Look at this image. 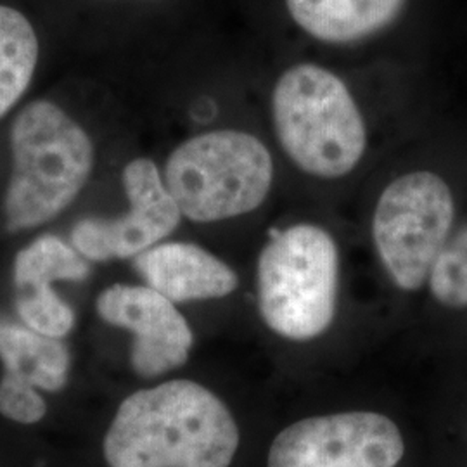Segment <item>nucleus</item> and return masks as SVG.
<instances>
[{
    "mask_svg": "<svg viewBox=\"0 0 467 467\" xmlns=\"http://www.w3.org/2000/svg\"><path fill=\"white\" fill-rule=\"evenodd\" d=\"M237 449L239 430L227 405L189 379L127 397L104 438L109 467H229Z\"/></svg>",
    "mask_w": 467,
    "mask_h": 467,
    "instance_id": "obj_1",
    "label": "nucleus"
},
{
    "mask_svg": "<svg viewBox=\"0 0 467 467\" xmlns=\"http://www.w3.org/2000/svg\"><path fill=\"white\" fill-rule=\"evenodd\" d=\"M272 117L284 152L312 177H347L368 150L357 100L326 67L303 63L285 69L272 92Z\"/></svg>",
    "mask_w": 467,
    "mask_h": 467,
    "instance_id": "obj_2",
    "label": "nucleus"
},
{
    "mask_svg": "<svg viewBox=\"0 0 467 467\" xmlns=\"http://www.w3.org/2000/svg\"><path fill=\"white\" fill-rule=\"evenodd\" d=\"M11 144L5 218L11 231H21L49 222L77 198L90 175L94 150L84 129L47 100L19 113Z\"/></svg>",
    "mask_w": 467,
    "mask_h": 467,
    "instance_id": "obj_3",
    "label": "nucleus"
},
{
    "mask_svg": "<svg viewBox=\"0 0 467 467\" xmlns=\"http://www.w3.org/2000/svg\"><path fill=\"white\" fill-rule=\"evenodd\" d=\"M165 185L184 217L210 223L254 212L274 182L267 146L243 130L187 139L168 158Z\"/></svg>",
    "mask_w": 467,
    "mask_h": 467,
    "instance_id": "obj_4",
    "label": "nucleus"
},
{
    "mask_svg": "<svg viewBox=\"0 0 467 467\" xmlns=\"http://www.w3.org/2000/svg\"><path fill=\"white\" fill-rule=\"evenodd\" d=\"M339 254L333 235L314 223L275 234L258 258V306L268 329L291 341L326 333L336 316Z\"/></svg>",
    "mask_w": 467,
    "mask_h": 467,
    "instance_id": "obj_5",
    "label": "nucleus"
},
{
    "mask_svg": "<svg viewBox=\"0 0 467 467\" xmlns=\"http://www.w3.org/2000/svg\"><path fill=\"white\" fill-rule=\"evenodd\" d=\"M455 204L449 184L433 171H410L379 196L372 237L391 281L418 291L430 279L434 260L451 237Z\"/></svg>",
    "mask_w": 467,
    "mask_h": 467,
    "instance_id": "obj_6",
    "label": "nucleus"
},
{
    "mask_svg": "<svg viewBox=\"0 0 467 467\" xmlns=\"http://www.w3.org/2000/svg\"><path fill=\"white\" fill-rule=\"evenodd\" d=\"M403 453L391 419L357 410L289 424L275 436L267 467H397Z\"/></svg>",
    "mask_w": 467,
    "mask_h": 467,
    "instance_id": "obj_7",
    "label": "nucleus"
},
{
    "mask_svg": "<svg viewBox=\"0 0 467 467\" xmlns=\"http://www.w3.org/2000/svg\"><path fill=\"white\" fill-rule=\"evenodd\" d=\"M123 185L130 210L117 220L87 218L73 229L75 248L84 256L106 262L111 258L139 256L156 246L181 222V210L171 198L158 167L139 158L123 171Z\"/></svg>",
    "mask_w": 467,
    "mask_h": 467,
    "instance_id": "obj_8",
    "label": "nucleus"
},
{
    "mask_svg": "<svg viewBox=\"0 0 467 467\" xmlns=\"http://www.w3.org/2000/svg\"><path fill=\"white\" fill-rule=\"evenodd\" d=\"M98 312L108 324L134 334L130 362L140 378H158L187 362L192 331L175 303L150 285L108 287Z\"/></svg>",
    "mask_w": 467,
    "mask_h": 467,
    "instance_id": "obj_9",
    "label": "nucleus"
},
{
    "mask_svg": "<svg viewBox=\"0 0 467 467\" xmlns=\"http://www.w3.org/2000/svg\"><path fill=\"white\" fill-rule=\"evenodd\" d=\"M88 265L54 235L36 239L19 251L15 262L17 314L25 326L52 337H65L75 324V314L50 287L54 281H82Z\"/></svg>",
    "mask_w": 467,
    "mask_h": 467,
    "instance_id": "obj_10",
    "label": "nucleus"
},
{
    "mask_svg": "<svg viewBox=\"0 0 467 467\" xmlns=\"http://www.w3.org/2000/svg\"><path fill=\"white\" fill-rule=\"evenodd\" d=\"M135 268L173 303L223 298L239 285L233 268L191 243L156 244L135 258Z\"/></svg>",
    "mask_w": 467,
    "mask_h": 467,
    "instance_id": "obj_11",
    "label": "nucleus"
},
{
    "mask_svg": "<svg viewBox=\"0 0 467 467\" xmlns=\"http://www.w3.org/2000/svg\"><path fill=\"white\" fill-rule=\"evenodd\" d=\"M303 32L327 44H351L378 34L400 16L405 0H285Z\"/></svg>",
    "mask_w": 467,
    "mask_h": 467,
    "instance_id": "obj_12",
    "label": "nucleus"
},
{
    "mask_svg": "<svg viewBox=\"0 0 467 467\" xmlns=\"http://www.w3.org/2000/svg\"><path fill=\"white\" fill-rule=\"evenodd\" d=\"M0 360L5 372L38 389L57 391L67 384L69 351L65 343L28 326L0 320Z\"/></svg>",
    "mask_w": 467,
    "mask_h": 467,
    "instance_id": "obj_13",
    "label": "nucleus"
},
{
    "mask_svg": "<svg viewBox=\"0 0 467 467\" xmlns=\"http://www.w3.org/2000/svg\"><path fill=\"white\" fill-rule=\"evenodd\" d=\"M38 59L34 26L19 11L0 5V117L25 94Z\"/></svg>",
    "mask_w": 467,
    "mask_h": 467,
    "instance_id": "obj_14",
    "label": "nucleus"
},
{
    "mask_svg": "<svg viewBox=\"0 0 467 467\" xmlns=\"http://www.w3.org/2000/svg\"><path fill=\"white\" fill-rule=\"evenodd\" d=\"M428 281L438 303L467 308V225L447 239Z\"/></svg>",
    "mask_w": 467,
    "mask_h": 467,
    "instance_id": "obj_15",
    "label": "nucleus"
},
{
    "mask_svg": "<svg viewBox=\"0 0 467 467\" xmlns=\"http://www.w3.org/2000/svg\"><path fill=\"white\" fill-rule=\"evenodd\" d=\"M0 414L19 424H36L47 414V405L34 384L4 372L0 379Z\"/></svg>",
    "mask_w": 467,
    "mask_h": 467,
    "instance_id": "obj_16",
    "label": "nucleus"
}]
</instances>
